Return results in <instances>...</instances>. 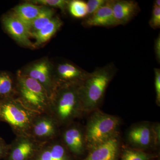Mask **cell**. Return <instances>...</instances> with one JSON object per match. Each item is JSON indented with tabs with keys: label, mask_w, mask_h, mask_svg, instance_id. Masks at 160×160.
Returning a JSON list of instances; mask_svg holds the SVG:
<instances>
[{
	"label": "cell",
	"mask_w": 160,
	"mask_h": 160,
	"mask_svg": "<svg viewBox=\"0 0 160 160\" xmlns=\"http://www.w3.org/2000/svg\"><path fill=\"white\" fill-rule=\"evenodd\" d=\"M155 5L160 7V0H156L154 2Z\"/></svg>",
	"instance_id": "cell-30"
},
{
	"label": "cell",
	"mask_w": 160,
	"mask_h": 160,
	"mask_svg": "<svg viewBox=\"0 0 160 160\" xmlns=\"http://www.w3.org/2000/svg\"><path fill=\"white\" fill-rule=\"evenodd\" d=\"M92 112L84 128L88 150L118 135L120 124L115 116L98 110Z\"/></svg>",
	"instance_id": "cell-4"
},
{
	"label": "cell",
	"mask_w": 160,
	"mask_h": 160,
	"mask_svg": "<svg viewBox=\"0 0 160 160\" xmlns=\"http://www.w3.org/2000/svg\"><path fill=\"white\" fill-rule=\"evenodd\" d=\"M140 8L137 2L130 0L113 1L112 12L118 26L129 23L139 12Z\"/></svg>",
	"instance_id": "cell-15"
},
{
	"label": "cell",
	"mask_w": 160,
	"mask_h": 160,
	"mask_svg": "<svg viewBox=\"0 0 160 160\" xmlns=\"http://www.w3.org/2000/svg\"><path fill=\"white\" fill-rule=\"evenodd\" d=\"M153 146H158L160 142V126L159 124H156L152 126Z\"/></svg>",
	"instance_id": "cell-27"
},
{
	"label": "cell",
	"mask_w": 160,
	"mask_h": 160,
	"mask_svg": "<svg viewBox=\"0 0 160 160\" xmlns=\"http://www.w3.org/2000/svg\"><path fill=\"white\" fill-rule=\"evenodd\" d=\"M62 25V20L58 17L55 16L33 37L35 39L34 43L35 47L36 48L48 42L59 30Z\"/></svg>",
	"instance_id": "cell-19"
},
{
	"label": "cell",
	"mask_w": 160,
	"mask_h": 160,
	"mask_svg": "<svg viewBox=\"0 0 160 160\" xmlns=\"http://www.w3.org/2000/svg\"><path fill=\"white\" fill-rule=\"evenodd\" d=\"M89 73L69 62H61L54 65L53 77L57 88L65 86L79 87Z\"/></svg>",
	"instance_id": "cell-9"
},
{
	"label": "cell",
	"mask_w": 160,
	"mask_h": 160,
	"mask_svg": "<svg viewBox=\"0 0 160 160\" xmlns=\"http://www.w3.org/2000/svg\"><path fill=\"white\" fill-rule=\"evenodd\" d=\"M71 155L58 138L42 143L32 160H72Z\"/></svg>",
	"instance_id": "cell-12"
},
{
	"label": "cell",
	"mask_w": 160,
	"mask_h": 160,
	"mask_svg": "<svg viewBox=\"0 0 160 160\" xmlns=\"http://www.w3.org/2000/svg\"><path fill=\"white\" fill-rule=\"evenodd\" d=\"M150 27L153 29H158L160 27V7L153 4L151 17L149 21Z\"/></svg>",
	"instance_id": "cell-24"
},
{
	"label": "cell",
	"mask_w": 160,
	"mask_h": 160,
	"mask_svg": "<svg viewBox=\"0 0 160 160\" xmlns=\"http://www.w3.org/2000/svg\"><path fill=\"white\" fill-rule=\"evenodd\" d=\"M36 5L45 6L50 8H58L64 12L68 9L69 0H31L28 1Z\"/></svg>",
	"instance_id": "cell-22"
},
{
	"label": "cell",
	"mask_w": 160,
	"mask_h": 160,
	"mask_svg": "<svg viewBox=\"0 0 160 160\" xmlns=\"http://www.w3.org/2000/svg\"><path fill=\"white\" fill-rule=\"evenodd\" d=\"M61 127L48 112L38 113L32 121L29 135L41 144L59 138Z\"/></svg>",
	"instance_id": "cell-7"
},
{
	"label": "cell",
	"mask_w": 160,
	"mask_h": 160,
	"mask_svg": "<svg viewBox=\"0 0 160 160\" xmlns=\"http://www.w3.org/2000/svg\"><path fill=\"white\" fill-rule=\"evenodd\" d=\"M154 86L156 92V101L158 106L160 105V70L154 69Z\"/></svg>",
	"instance_id": "cell-26"
},
{
	"label": "cell",
	"mask_w": 160,
	"mask_h": 160,
	"mask_svg": "<svg viewBox=\"0 0 160 160\" xmlns=\"http://www.w3.org/2000/svg\"><path fill=\"white\" fill-rule=\"evenodd\" d=\"M9 149V144L0 136V159L5 158Z\"/></svg>",
	"instance_id": "cell-28"
},
{
	"label": "cell",
	"mask_w": 160,
	"mask_h": 160,
	"mask_svg": "<svg viewBox=\"0 0 160 160\" xmlns=\"http://www.w3.org/2000/svg\"><path fill=\"white\" fill-rule=\"evenodd\" d=\"M16 81V98L32 111L39 113L48 112L50 98L39 83L23 74L21 70L17 72Z\"/></svg>",
	"instance_id": "cell-3"
},
{
	"label": "cell",
	"mask_w": 160,
	"mask_h": 160,
	"mask_svg": "<svg viewBox=\"0 0 160 160\" xmlns=\"http://www.w3.org/2000/svg\"><path fill=\"white\" fill-rule=\"evenodd\" d=\"M78 88L75 86L58 87L50 98L48 112L55 119L61 128L73 122L84 113Z\"/></svg>",
	"instance_id": "cell-2"
},
{
	"label": "cell",
	"mask_w": 160,
	"mask_h": 160,
	"mask_svg": "<svg viewBox=\"0 0 160 160\" xmlns=\"http://www.w3.org/2000/svg\"><path fill=\"white\" fill-rule=\"evenodd\" d=\"M1 22L4 31L19 45L35 48L34 43L30 39L27 27L11 12L3 15L1 18Z\"/></svg>",
	"instance_id": "cell-11"
},
{
	"label": "cell",
	"mask_w": 160,
	"mask_h": 160,
	"mask_svg": "<svg viewBox=\"0 0 160 160\" xmlns=\"http://www.w3.org/2000/svg\"><path fill=\"white\" fill-rule=\"evenodd\" d=\"M53 63L46 58L29 64L21 71L23 74L39 83L50 98L57 89L53 77Z\"/></svg>",
	"instance_id": "cell-6"
},
{
	"label": "cell",
	"mask_w": 160,
	"mask_h": 160,
	"mask_svg": "<svg viewBox=\"0 0 160 160\" xmlns=\"http://www.w3.org/2000/svg\"><path fill=\"white\" fill-rule=\"evenodd\" d=\"M55 13V11L53 8L43 6L40 13L28 27L30 37L33 38L40 29L48 24L54 17Z\"/></svg>",
	"instance_id": "cell-20"
},
{
	"label": "cell",
	"mask_w": 160,
	"mask_h": 160,
	"mask_svg": "<svg viewBox=\"0 0 160 160\" xmlns=\"http://www.w3.org/2000/svg\"><path fill=\"white\" fill-rule=\"evenodd\" d=\"M120 141L118 135L89 150L83 160H118Z\"/></svg>",
	"instance_id": "cell-13"
},
{
	"label": "cell",
	"mask_w": 160,
	"mask_h": 160,
	"mask_svg": "<svg viewBox=\"0 0 160 160\" xmlns=\"http://www.w3.org/2000/svg\"><path fill=\"white\" fill-rule=\"evenodd\" d=\"M108 0H89L87 2L88 16L94 13L107 3Z\"/></svg>",
	"instance_id": "cell-25"
},
{
	"label": "cell",
	"mask_w": 160,
	"mask_h": 160,
	"mask_svg": "<svg viewBox=\"0 0 160 160\" xmlns=\"http://www.w3.org/2000/svg\"><path fill=\"white\" fill-rule=\"evenodd\" d=\"M41 143L29 135L17 136L9 144L5 160H32L39 149Z\"/></svg>",
	"instance_id": "cell-10"
},
{
	"label": "cell",
	"mask_w": 160,
	"mask_h": 160,
	"mask_svg": "<svg viewBox=\"0 0 160 160\" xmlns=\"http://www.w3.org/2000/svg\"><path fill=\"white\" fill-rule=\"evenodd\" d=\"M112 3L113 0H108L105 5L91 15L87 17L83 22V25L87 27H112L118 26L113 17Z\"/></svg>",
	"instance_id": "cell-14"
},
{
	"label": "cell",
	"mask_w": 160,
	"mask_h": 160,
	"mask_svg": "<svg viewBox=\"0 0 160 160\" xmlns=\"http://www.w3.org/2000/svg\"><path fill=\"white\" fill-rule=\"evenodd\" d=\"M154 52L158 62H160V34H159L154 41Z\"/></svg>",
	"instance_id": "cell-29"
},
{
	"label": "cell",
	"mask_w": 160,
	"mask_h": 160,
	"mask_svg": "<svg viewBox=\"0 0 160 160\" xmlns=\"http://www.w3.org/2000/svg\"><path fill=\"white\" fill-rule=\"evenodd\" d=\"M68 9L72 17L77 18H82L88 16L86 2L82 0L70 1Z\"/></svg>",
	"instance_id": "cell-21"
},
{
	"label": "cell",
	"mask_w": 160,
	"mask_h": 160,
	"mask_svg": "<svg viewBox=\"0 0 160 160\" xmlns=\"http://www.w3.org/2000/svg\"><path fill=\"white\" fill-rule=\"evenodd\" d=\"M128 141L132 146L143 149L153 145L152 128L148 123L132 127L127 134Z\"/></svg>",
	"instance_id": "cell-16"
},
{
	"label": "cell",
	"mask_w": 160,
	"mask_h": 160,
	"mask_svg": "<svg viewBox=\"0 0 160 160\" xmlns=\"http://www.w3.org/2000/svg\"><path fill=\"white\" fill-rule=\"evenodd\" d=\"M16 96V81L11 72L0 70V102Z\"/></svg>",
	"instance_id": "cell-18"
},
{
	"label": "cell",
	"mask_w": 160,
	"mask_h": 160,
	"mask_svg": "<svg viewBox=\"0 0 160 160\" xmlns=\"http://www.w3.org/2000/svg\"><path fill=\"white\" fill-rule=\"evenodd\" d=\"M43 6L29 2L23 3L15 6L11 12L26 26L28 29L42 9Z\"/></svg>",
	"instance_id": "cell-17"
},
{
	"label": "cell",
	"mask_w": 160,
	"mask_h": 160,
	"mask_svg": "<svg viewBox=\"0 0 160 160\" xmlns=\"http://www.w3.org/2000/svg\"><path fill=\"white\" fill-rule=\"evenodd\" d=\"M151 155L139 149H126L123 151L122 160H149Z\"/></svg>",
	"instance_id": "cell-23"
},
{
	"label": "cell",
	"mask_w": 160,
	"mask_h": 160,
	"mask_svg": "<svg viewBox=\"0 0 160 160\" xmlns=\"http://www.w3.org/2000/svg\"><path fill=\"white\" fill-rule=\"evenodd\" d=\"M116 71V66L110 63L90 72L78 88L84 112H92L98 110Z\"/></svg>",
	"instance_id": "cell-1"
},
{
	"label": "cell",
	"mask_w": 160,
	"mask_h": 160,
	"mask_svg": "<svg viewBox=\"0 0 160 160\" xmlns=\"http://www.w3.org/2000/svg\"><path fill=\"white\" fill-rule=\"evenodd\" d=\"M59 138L72 155L79 156L88 150L85 129L77 123L61 128Z\"/></svg>",
	"instance_id": "cell-8"
},
{
	"label": "cell",
	"mask_w": 160,
	"mask_h": 160,
	"mask_svg": "<svg viewBox=\"0 0 160 160\" xmlns=\"http://www.w3.org/2000/svg\"><path fill=\"white\" fill-rule=\"evenodd\" d=\"M38 113L16 98L0 102V121L9 124L16 136L29 135L32 123Z\"/></svg>",
	"instance_id": "cell-5"
}]
</instances>
